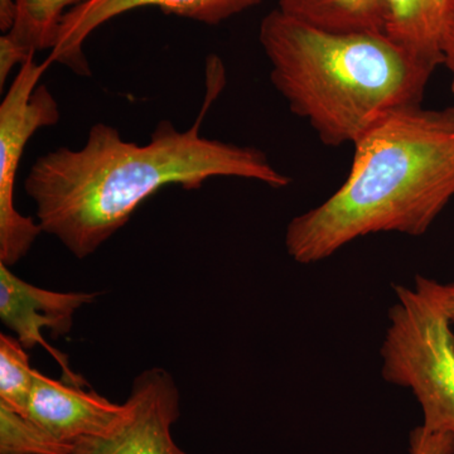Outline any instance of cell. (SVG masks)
Here are the masks:
<instances>
[{
	"label": "cell",
	"mask_w": 454,
	"mask_h": 454,
	"mask_svg": "<svg viewBox=\"0 0 454 454\" xmlns=\"http://www.w3.org/2000/svg\"><path fill=\"white\" fill-rule=\"evenodd\" d=\"M203 114L184 131L160 121L145 145L127 142L116 128L98 122L82 148L42 155L25 190L43 232L85 259L127 225L146 199L170 184L199 190L210 178L238 177L289 186L291 178L260 149L203 138Z\"/></svg>",
	"instance_id": "cell-1"
},
{
	"label": "cell",
	"mask_w": 454,
	"mask_h": 454,
	"mask_svg": "<svg viewBox=\"0 0 454 454\" xmlns=\"http://www.w3.org/2000/svg\"><path fill=\"white\" fill-rule=\"evenodd\" d=\"M354 146L345 184L286 227V253L300 264L322 262L366 235L426 234L454 197V106L397 107Z\"/></svg>",
	"instance_id": "cell-2"
},
{
	"label": "cell",
	"mask_w": 454,
	"mask_h": 454,
	"mask_svg": "<svg viewBox=\"0 0 454 454\" xmlns=\"http://www.w3.org/2000/svg\"><path fill=\"white\" fill-rule=\"evenodd\" d=\"M259 42L289 109L325 145L355 142L384 114L420 106L435 68L385 33L321 31L271 11Z\"/></svg>",
	"instance_id": "cell-3"
},
{
	"label": "cell",
	"mask_w": 454,
	"mask_h": 454,
	"mask_svg": "<svg viewBox=\"0 0 454 454\" xmlns=\"http://www.w3.org/2000/svg\"><path fill=\"white\" fill-rule=\"evenodd\" d=\"M396 301L382 342V378L413 393L424 429L454 435V333L439 282L415 277L394 286Z\"/></svg>",
	"instance_id": "cell-4"
},
{
	"label": "cell",
	"mask_w": 454,
	"mask_h": 454,
	"mask_svg": "<svg viewBox=\"0 0 454 454\" xmlns=\"http://www.w3.org/2000/svg\"><path fill=\"white\" fill-rule=\"evenodd\" d=\"M35 55L20 66L0 106V262L11 267L25 258L43 232L38 221L16 208L18 168L33 134L59 121V103L49 88L38 85L50 67Z\"/></svg>",
	"instance_id": "cell-5"
},
{
	"label": "cell",
	"mask_w": 454,
	"mask_h": 454,
	"mask_svg": "<svg viewBox=\"0 0 454 454\" xmlns=\"http://www.w3.org/2000/svg\"><path fill=\"white\" fill-rule=\"evenodd\" d=\"M125 405L118 428L106 437L74 442L73 454H188L173 439L181 395L167 370L153 367L139 373Z\"/></svg>",
	"instance_id": "cell-6"
},
{
	"label": "cell",
	"mask_w": 454,
	"mask_h": 454,
	"mask_svg": "<svg viewBox=\"0 0 454 454\" xmlns=\"http://www.w3.org/2000/svg\"><path fill=\"white\" fill-rule=\"evenodd\" d=\"M262 0H88L68 11L59 25L56 43L51 50V64H61L74 73L90 76L91 70L83 53V44L92 32L114 18L155 7L163 13L216 26L223 20L259 5Z\"/></svg>",
	"instance_id": "cell-7"
},
{
	"label": "cell",
	"mask_w": 454,
	"mask_h": 454,
	"mask_svg": "<svg viewBox=\"0 0 454 454\" xmlns=\"http://www.w3.org/2000/svg\"><path fill=\"white\" fill-rule=\"evenodd\" d=\"M95 292H53L25 282L0 262V318L27 349L41 346L50 352L65 373L64 380L85 385L82 376L68 365L67 357L42 336L47 328L53 336L70 333L74 316L82 307L97 300Z\"/></svg>",
	"instance_id": "cell-8"
},
{
	"label": "cell",
	"mask_w": 454,
	"mask_h": 454,
	"mask_svg": "<svg viewBox=\"0 0 454 454\" xmlns=\"http://www.w3.org/2000/svg\"><path fill=\"white\" fill-rule=\"evenodd\" d=\"M83 387L53 380L38 372L27 417L66 443L74 444L82 438L106 437L121 426L127 405L115 404Z\"/></svg>",
	"instance_id": "cell-9"
},
{
	"label": "cell",
	"mask_w": 454,
	"mask_h": 454,
	"mask_svg": "<svg viewBox=\"0 0 454 454\" xmlns=\"http://www.w3.org/2000/svg\"><path fill=\"white\" fill-rule=\"evenodd\" d=\"M385 35L424 64L443 65V44L454 25V0H385Z\"/></svg>",
	"instance_id": "cell-10"
},
{
	"label": "cell",
	"mask_w": 454,
	"mask_h": 454,
	"mask_svg": "<svg viewBox=\"0 0 454 454\" xmlns=\"http://www.w3.org/2000/svg\"><path fill=\"white\" fill-rule=\"evenodd\" d=\"M278 11L304 25L333 33H385V0H278Z\"/></svg>",
	"instance_id": "cell-11"
},
{
	"label": "cell",
	"mask_w": 454,
	"mask_h": 454,
	"mask_svg": "<svg viewBox=\"0 0 454 454\" xmlns=\"http://www.w3.org/2000/svg\"><path fill=\"white\" fill-rule=\"evenodd\" d=\"M88 0H16L17 20L9 35L29 53L52 50L65 14Z\"/></svg>",
	"instance_id": "cell-12"
},
{
	"label": "cell",
	"mask_w": 454,
	"mask_h": 454,
	"mask_svg": "<svg viewBox=\"0 0 454 454\" xmlns=\"http://www.w3.org/2000/svg\"><path fill=\"white\" fill-rule=\"evenodd\" d=\"M20 340L0 334V404L26 415L38 370Z\"/></svg>",
	"instance_id": "cell-13"
},
{
	"label": "cell",
	"mask_w": 454,
	"mask_h": 454,
	"mask_svg": "<svg viewBox=\"0 0 454 454\" xmlns=\"http://www.w3.org/2000/svg\"><path fill=\"white\" fill-rule=\"evenodd\" d=\"M74 444L59 441L31 418L0 404V454H73Z\"/></svg>",
	"instance_id": "cell-14"
},
{
	"label": "cell",
	"mask_w": 454,
	"mask_h": 454,
	"mask_svg": "<svg viewBox=\"0 0 454 454\" xmlns=\"http://www.w3.org/2000/svg\"><path fill=\"white\" fill-rule=\"evenodd\" d=\"M411 454H454V435L430 433L422 426L415 428L409 438Z\"/></svg>",
	"instance_id": "cell-15"
},
{
	"label": "cell",
	"mask_w": 454,
	"mask_h": 454,
	"mask_svg": "<svg viewBox=\"0 0 454 454\" xmlns=\"http://www.w3.org/2000/svg\"><path fill=\"white\" fill-rule=\"evenodd\" d=\"M32 55L33 53L23 49L9 33H4L0 37V89H4V83L13 68L17 65H22Z\"/></svg>",
	"instance_id": "cell-16"
},
{
	"label": "cell",
	"mask_w": 454,
	"mask_h": 454,
	"mask_svg": "<svg viewBox=\"0 0 454 454\" xmlns=\"http://www.w3.org/2000/svg\"><path fill=\"white\" fill-rule=\"evenodd\" d=\"M16 0H0V29L9 33L13 29L17 20Z\"/></svg>",
	"instance_id": "cell-17"
},
{
	"label": "cell",
	"mask_w": 454,
	"mask_h": 454,
	"mask_svg": "<svg viewBox=\"0 0 454 454\" xmlns=\"http://www.w3.org/2000/svg\"><path fill=\"white\" fill-rule=\"evenodd\" d=\"M443 65L446 66L450 71V77H452V92L454 95V25L448 32L446 41L443 44Z\"/></svg>",
	"instance_id": "cell-18"
},
{
	"label": "cell",
	"mask_w": 454,
	"mask_h": 454,
	"mask_svg": "<svg viewBox=\"0 0 454 454\" xmlns=\"http://www.w3.org/2000/svg\"><path fill=\"white\" fill-rule=\"evenodd\" d=\"M439 293H441L444 309H446L448 317L454 325V282L439 283Z\"/></svg>",
	"instance_id": "cell-19"
}]
</instances>
